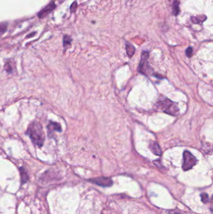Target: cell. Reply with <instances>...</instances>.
Here are the masks:
<instances>
[{
	"label": "cell",
	"mask_w": 213,
	"mask_h": 214,
	"mask_svg": "<svg viewBox=\"0 0 213 214\" xmlns=\"http://www.w3.org/2000/svg\"><path fill=\"white\" fill-rule=\"evenodd\" d=\"M26 134L29 135L32 142L41 147L45 141V133L41 125L38 122L31 123L28 128Z\"/></svg>",
	"instance_id": "obj_1"
},
{
	"label": "cell",
	"mask_w": 213,
	"mask_h": 214,
	"mask_svg": "<svg viewBox=\"0 0 213 214\" xmlns=\"http://www.w3.org/2000/svg\"><path fill=\"white\" fill-rule=\"evenodd\" d=\"M158 106L162 111L174 116L177 115L179 111L177 104L166 98H163L159 100L158 102Z\"/></svg>",
	"instance_id": "obj_2"
},
{
	"label": "cell",
	"mask_w": 213,
	"mask_h": 214,
	"mask_svg": "<svg viewBox=\"0 0 213 214\" xmlns=\"http://www.w3.org/2000/svg\"><path fill=\"white\" fill-rule=\"evenodd\" d=\"M197 160L189 151H184L183 153V163L182 168L183 170L187 171L192 168L196 165Z\"/></svg>",
	"instance_id": "obj_3"
},
{
	"label": "cell",
	"mask_w": 213,
	"mask_h": 214,
	"mask_svg": "<svg viewBox=\"0 0 213 214\" xmlns=\"http://www.w3.org/2000/svg\"><path fill=\"white\" fill-rule=\"evenodd\" d=\"M148 56H149V53L146 52H143V53H142L141 60L139 67V71L142 73L146 74V73H147V71H149L148 70L149 65L147 61Z\"/></svg>",
	"instance_id": "obj_4"
},
{
	"label": "cell",
	"mask_w": 213,
	"mask_h": 214,
	"mask_svg": "<svg viewBox=\"0 0 213 214\" xmlns=\"http://www.w3.org/2000/svg\"><path fill=\"white\" fill-rule=\"evenodd\" d=\"M89 181L99 185V186H101L104 187H110L112 185V181L111 180V178L107 177L96 178H94V179L89 180Z\"/></svg>",
	"instance_id": "obj_5"
},
{
	"label": "cell",
	"mask_w": 213,
	"mask_h": 214,
	"mask_svg": "<svg viewBox=\"0 0 213 214\" xmlns=\"http://www.w3.org/2000/svg\"><path fill=\"white\" fill-rule=\"evenodd\" d=\"M56 8V5L54 2H52L51 3H49L46 8H45L42 11H41L38 13V16L40 18H45L47 15H48L49 13L52 12L53 10Z\"/></svg>",
	"instance_id": "obj_6"
},
{
	"label": "cell",
	"mask_w": 213,
	"mask_h": 214,
	"mask_svg": "<svg viewBox=\"0 0 213 214\" xmlns=\"http://www.w3.org/2000/svg\"><path fill=\"white\" fill-rule=\"evenodd\" d=\"M61 130H62L61 126L58 123L51 122H49V125H48V131L49 135L50 133H53V131L61 132Z\"/></svg>",
	"instance_id": "obj_7"
},
{
	"label": "cell",
	"mask_w": 213,
	"mask_h": 214,
	"mask_svg": "<svg viewBox=\"0 0 213 214\" xmlns=\"http://www.w3.org/2000/svg\"><path fill=\"white\" fill-rule=\"evenodd\" d=\"M151 150L156 155H160L161 154V150L159 145L156 142H152L150 145Z\"/></svg>",
	"instance_id": "obj_8"
},
{
	"label": "cell",
	"mask_w": 213,
	"mask_h": 214,
	"mask_svg": "<svg viewBox=\"0 0 213 214\" xmlns=\"http://www.w3.org/2000/svg\"><path fill=\"white\" fill-rule=\"evenodd\" d=\"M20 175H21V180L22 184L26 182L28 180V175L23 168H20Z\"/></svg>",
	"instance_id": "obj_9"
},
{
	"label": "cell",
	"mask_w": 213,
	"mask_h": 214,
	"mask_svg": "<svg viewBox=\"0 0 213 214\" xmlns=\"http://www.w3.org/2000/svg\"><path fill=\"white\" fill-rule=\"evenodd\" d=\"M126 49L127 53L130 57H131L134 55V52H135V48H134V47L131 44L129 43L127 44L126 46Z\"/></svg>",
	"instance_id": "obj_10"
},
{
	"label": "cell",
	"mask_w": 213,
	"mask_h": 214,
	"mask_svg": "<svg viewBox=\"0 0 213 214\" xmlns=\"http://www.w3.org/2000/svg\"><path fill=\"white\" fill-rule=\"evenodd\" d=\"M173 13L175 16L177 15L179 13V2L177 1H175L173 4Z\"/></svg>",
	"instance_id": "obj_11"
},
{
	"label": "cell",
	"mask_w": 213,
	"mask_h": 214,
	"mask_svg": "<svg viewBox=\"0 0 213 214\" xmlns=\"http://www.w3.org/2000/svg\"><path fill=\"white\" fill-rule=\"evenodd\" d=\"M71 38L69 36H65L63 38V45L65 47H68L71 45Z\"/></svg>",
	"instance_id": "obj_12"
},
{
	"label": "cell",
	"mask_w": 213,
	"mask_h": 214,
	"mask_svg": "<svg viewBox=\"0 0 213 214\" xmlns=\"http://www.w3.org/2000/svg\"><path fill=\"white\" fill-rule=\"evenodd\" d=\"M8 28V23H0V36L3 34Z\"/></svg>",
	"instance_id": "obj_13"
},
{
	"label": "cell",
	"mask_w": 213,
	"mask_h": 214,
	"mask_svg": "<svg viewBox=\"0 0 213 214\" xmlns=\"http://www.w3.org/2000/svg\"><path fill=\"white\" fill-rule=\"evenodd\" d=\"M4 70L7 71V72L10 73H12V71H13V68H12V67L11 65H10V63H5V65H4Z\"/></svg>",
	"instance_id": "obj_14"
},
{
	"label": "cell",
	"mask_w": 213,
	"mask_h": 214,
	"mask_svg": "<svg viewBox=\"0 0 213 214\" xmlns=\"http://www.w3.org/2000/svg\"><path fill=\"white\" fill-rule=\"evenodd\" d=\"M201 200H202V201L204 203H206L208 201V200H209V196L207 194H201Z\"/></svg>",
	"instance_id": "obj_15"
},
{
	"label": "cell",
	"mask_w": 213,
	"mask_h": 214,
	"mask_svg": "<svg viewBox=\"0 0 213 214\" xmlns=\"http://www.w3.org/2000/svg\"><path fill=\"white\" fill-rule=\"evenodd\" d=\"M193 48L192 47H189L186 49V55L188 57H191L193 55Z\"/></svg>",
	"instance_id": "obj_16"
},
{
	"label": "cell",
	"mask_w": 213,
	"mask_h": 214,
	"mask_svg": "<svg viewBox=\"0 0 213 214\" xmlns=\"http://www.w3.org/2000/svg\"><path fill=\"white\" fill-rule=\"evenodd\" d=\"M76 7H77V2H76V1H74V2L71 4V7H70V10H71V12L74 11L76 10Z\"/></svg>",
	"instance_id": "obj_17"
},
{
	"label": "cell",
	"mask_w": 213,
	"mask_h": 214,
	"mask_svg": "<svg viewBox=\"0 0 213 214\" xmlns=\"http://www.w3.org/2000/svg\"><path fill=\"white\" fill-rule=\"evenodd\" d=\"M169 214H179L178 212H174V211H173L171 212H170Z\"/></svg>",
	"instance_id": "obj_18"
}]
</instances>
